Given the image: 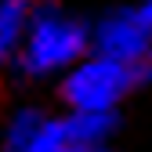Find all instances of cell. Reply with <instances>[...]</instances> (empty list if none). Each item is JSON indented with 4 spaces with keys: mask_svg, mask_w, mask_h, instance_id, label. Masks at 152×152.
I'll return each instance as SVG.
<instances>
[{
    "mask_svg": "<svg viewBox=\"0 0 152 152\" xmlns=\"http://www.w3.org/2000/svg\"><path fill=\"white\" fill-rule=\"evenodd\" d=\"M91 47V33L83 22L69 18L62 7H54L51 0H33V15H29V29L18 62L29 76H51L76 65L83 58V51Z\"/></svg>",
    "mask_w": 152,
    "mask_h": 152,
    "instance_id": "obj_1",
    "label": "cell"
},
{
    "mask_svg": "<svg viewBox=\"0 0 152 152\" xmlns=\"http://www.w3.org/2000/svg\"><path fill=\"white\" fill-rule=\"evenodd\" d=\"M138 87L134 69L123 62H112L105 54H91L69 65V76L62 83V94L69 109H116L120 98H127Z\"/></svg>",
    "mask_w": 152,
    "mask_h": 152,
    "instance_id": "obj_2",
    "label": "cell"
},
{
    "mask_svg": "<svg viewBox=\"0 0 152 152\" xmlns=\"http://www.w3.org/2000/svg\"><path fill=\"white\" fill-rule=\"evenodd\" d=\"M91 44H94V54H105V58L123 62V65H138L152 51V29L138 18L134 7L130 11H112L91 33Z\"/></svg>",
    "mask_w": 152,
    "mask_h": 152,
    "instance_id": "obj_3",
    "label": "cell"
},
{
    "mask_svg": "<svg viewBox=\"0 0 152 152\" xmlns=\"http://www.w3.org/2000/svg\"><path fill=\"white\" fill-rule=\"evenodd\" d=\"M4 152H80V145H72L65 120H51L36 109H26L11 120Z\"/></svg>",
    "mask_w": 152,
    "mask_h": 152,
    "instance_id": "obj_4",
    "label": "cell"
},
{
    "mask_svg": "<svg viewBox=\"0 0 152 152\" xmlns=\"http://www.w3.org/2000/svg\"><path fill=\"white\" fill-rule=\"evenodd\" d=\"M65 130H69L72 145H80V148L105 145L116 134V109H72V116L65 120Z\"/></svg>",
    "mask_w": 152,
    "mask_h": 152,
    "instance_id": "obj_5",
    "label": "cell"
},
{
    "mask_svg": "<svg viewBox=\"0 0 152 152\" xmlns=\"http://www.w3.org/2000/svg\"><path fill=\"white\" fill-rule=\"evenodd\" d=\"M29 15H33V0H0V65L18 58L29 29Z\"/></svg>",
    "mask_w": 152,
    "mask_h": 152,
    "instance_id": "obj_6",
    "label": "cell"
},
{
    "mask_svg": "<svg viewBox=\"0 0 152 152\" xmlns=\"http://www.w3.org/2000/svg\"><path fill=\"white\" fill-rule=\"evenodd\" d=\"M134 11H138V18H141V22L152 29V0H138V7H134Z\"/></svg>",
    "mask_w": 152,
    "mask_h": 152,
    "instance_id": "obj_7",
    "label": "cell"
},
{
    "mask_svg": "<svg viewBox=\"0 0 152 152\" xmlns=\"http://www.w3.org/2000/svg\"><path fill=\"white\" fill-rule=\"evenodd\" d=\"M80 152H109L105 145H94V148H80Z\"/></svg>",
    "mask_w": 152,
    "mask_h": 152,
    "instance_id": "obj_8",
    "label": "cell"
}]
</instances>
